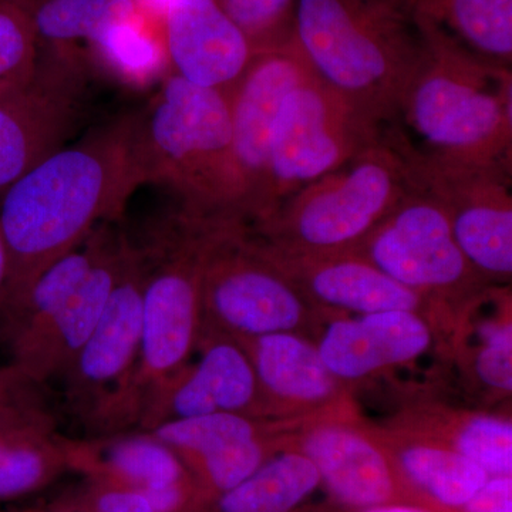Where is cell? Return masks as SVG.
I'll return each mask as SVG.
<instances>
[{
    "label": "cell",
    "mask_w": 512,
    "mask_h": 512,
    "mask_svg": "<svg viewBox=\"0 0 512 512\" xmlns=\"http://www.w3.org/2000/svg\"><path fill=\"white\" fill-rule=\"evenodd\" d=\"M144 184L130 114L53 151L3 191L0 232L9 272L0 316L18 305L46 266L100 225L119 222Z\"/></svg>",
    "instance_id": "cell-1"
},
{
    "label": "cell",
    "mask_w": 512,
    "mask_h": 512,
    "mask_svg": "<svg viewBox=\"0 0 512 512\" xmlns=\"http://www.w3.org/2000/svg\"><path fill=\"white\" fill-rule=\"evenodd\" d=\"M426 53L386 134L431 160L511 164V69L474 56L419 13Z\"/></svg>",
    "instance_id": "cell-2"
},
{
    "label": "cell",
    "mask_w": 512,
    "mask_h": 512,
    "mask_svg": "<svg viewBox=\"0 0 512 512\" xmlns=\"http://www.w3.org/2000/svg\"><path fill=\"white\" fill-rule=\"evenodd\" d=\"M458 512H512V476H490Z\"/></svg>",
    "instance_id": "cell-34"
},
{
    "label": "cell",
    "mask_w": 512,
    "mask_h": 512,
    "mask_svg": "<svg viewBox=\"0 0 512 512\" xmlns=\"http://www.w3.org/2000/svg\"><path fill=\"white\" fill-rule=\"evenodd\" d=\"M400 151L382 140L286 198L248 227L262 244L289 254L353 252L410 190Z\"/></svg>",
    "instance_id": "cell-6"
},
{
    "label": "cell",
    "mask_w": 512,
    "mask_h": 512,
    "mask_svg": "<svg viewBox=\"0 0 512 512\" xmlns=\"http://www.w3.org/2000/svg\"><path fill=\"white\" fill-rule=\"evenodd\" d=\"M256 241L298 286L303 296L325 315L419 312L434 325L448 329L446 316L439 308L394 281L356 252L289 254L262 244L258 238Z\"/></svg>",
    "instance_id": "cell-16"
},
{
    "label": "cell",
    "mask_w": 512,
    "mask_h": 512,
    "mask_svg": "<svg viewBox=\"0 0 512 512\" xmlns=\"http://www.w3.org/2000/svg\"><path fill=\"white\" fill-rule=\"evenodd\" d=\"M390 143L406 161L410 183L440 202L458 247L478 274L490 285H510L511 164L447 163Z\"/></svg>",
    "instance_id": "cell-11"
},
{
    "label": "cell",
    "mask_w": 512,
    "mask_h": 512,
    "mask_svg": "<svg viewBox=\"0 0 512 512\" xmlns=\"http://www.w3.org/2000/svg\"><path fill=\"white\" fill-rule=\"evenodd\" d=\"M313 74L296 45L256 52L229 96L232 151L241 185L242 221L251 227L259 215L264 192L269 140L286 94Z\"/></svg>",
    "instance_id": "cell-14"
},
{
    "label": "cell",
    "mask_w": 512,
    "mask_h": 512,
    "mask_svg": "<svg viewBox=\"0 0 512 512\" xmlns=\"http://www.w3.org/2000/svg\"><path fill=\"white\" fill-rule=\"evenodd\" d=\"M171 73L195 86L231 93L255 50L217 0H174L164 15Z\"/></svg>",
    "instance_id": "cell-19"
},
{
    "label": "cell",
    "mask_w": 512,
    "mask_h": 512,
    "mask_svg": "<svg viewBox=\"0 0 512 512\" xmlns=\"http://www.w3.org/2000/svg\"><path fill=\"white\" fill-rule=\"evenodd\" d=\"M134 136L146 184L170 191L192 217L245 225L227 93L170 72L134 114Z\"/></svg>",
    "instance_id": "cell-4"
},
{
    "label": "cell",
    "mask_w": 512,
    "mask_h": 512,
    "mask_svg": "<svg viewBox=\"0 0 512 512\" xmlns=\"http://www.w3.org/2000/svg\"><path fill=\"white\" fill-rule=\"evenodd\" d=\"M56 420L40 397L39 389L0 399V436L20 427Z\"/></svg>",
    "instance_id": "cell-32"
},
{
    "label": "cell",
    "mask_w": 512,
    "mask_h": 512,
    "mask_svg": "<svg viewBox=\"0 0 512 512\" xmlns=\"http://www.w3.org/2000/svg\"><path fill=\"white\" fill-rule=\"evenodd\" d=\"M86 66L73 47H42L35 76L0 97V194L64 146L83 117Z\"/></svg>",
    "instance_id": "cell-12"
},
{
    "label": "cell",
    "mask_w": 512,
    "mask_h": 512,
    "mask_svg": "<svg viewBox=\"0 0 512 512\" xmlns=\"http://www.w3.org/2000/svg\"><path fill=\"white\" fill-rule=\"evenodd\" d=\"M237 23L255 53L271 49L293 37L296 0H217Z\"/></svg>",
    "instance_id": "cell-31"
},
{
    "label": "cell",
    "mask_w": 512,
    "mask_h": 512,
    "mask_svg": "<svg viewBox=\"0 0 512 512\" xmlns=\"http://www.w3.org/2000/svg\"><path fill=\"white\" fill-rule=\"evenodd\" d=\"M291 447L315 464L320 487L345 510L402 503L437 511L403 476L382 429L355 410L306 421Z\"/></svg>",
    "instance_id": "cell-13"
},
{
    "label": "cell",
    "mask_w": 512,
    "mask_h": 512,
    "mask_svg": "<svg viewBox=\"0 0 512 512\" xmlns=\"http://www.w3.org/2000/svg\"><path fill=\"white\" fill-rule=\"evenodd\" d=\"M12 92H15V90L0 89V97L6 96V94H9V93H12Z\"/></svg>",
    "instance_id": "cell-39"
},
{
    "label": "cell",
    "mask_w": 512,
    "mask_h": 512,
    "mask_svg": "<svg viewBox=\"0 0 512 512\" xmlns=\"http://www.w3.org/2000/svg\"><path fill=\"white\" fill-rule=\"evenodd\" d=\"M436 332L423 313L386 311L328 316L312 340L332 375L350 390L417 362L433 348Z\"/></svg>",
    "instance_id": "cell-17"
},
{
    "label": "cell",
    "mask_w": 512,
    "mask_h": 512,
    "mask_svg": "<svg viewBox=\"0 0 512 512\" xmlns=\"http://www.w3.org/2000/svg\"><path fill=\"white\" fill-rule=\"evenodd\" d=\"M353 252L433 303L446 316L450 332L464 311L493 288L461 252L440 202L413 184Z\"/></svg>",
    "instance_id": "cell-9"
},
{
    "label": "cell",
    "mask_w": 512,
    "mask_h": 512,
    "mask_svg": "<svg viewBox=\"0 0 512 512\" xmlns=\"http://www.w3.org/2000/svg\"><path fill=\"white\" fill-rule=\"evenodd\" d=\"M138 8L147 10L150 15L164 18L165 12L174 0H136Z\"/></svg>",
    "instance_id": "cell-37"
},
{
    "label": "cell",
    "mask_w": 512,
    "mask_h": 512,
    "mask_svg": "<svg viewBox=\"0 0 512 512\" xmlns=\"http://www.w3.org/2000/svg\"><path fill=\"white\" fill-rule=\"evenodd\" d=\"M346 512H437L430 508L420 507L414 504H383L375 507L362 508V510H346Z\"/></svg>",
    "instance_id": "cell-36"
},
{
    "label": "cell",
    "mask_w": 512,
    "mask_h": 512,
    "mask_svg": "<svg viewBox=\"0 0 512 512\" xmlns=\"http://www.w3.org/2000/svg\"><path fill=\"white\" fill-rule=\"evenodd\" d=\"M8 272V252H6L5 241H3L2 232H0V301H2L3 292H5L6 282H8Z\"/></svg>",
    "instance_id": "cell-38"
},
{
    "label": "cell",
    "mask_w": 512,
    "mask_h": 512,
    "mask_svg": "<svg viewBox=\"0 0 512 512\" xmlns=\"http://www.w3.org/2000/svg\"><path fill=\"white\" fill-rule=\"evenodd\" d=\"M201 318V332L237 340L282 332L313 339L328 315L303 296L247 225L220 224L205 254Z\"/></svg>",
    "instance_id": "cell-7"
},
{
    "label": "cell",
    "mask_w": 512,
    "mask_h": 512,
    "mask_svg": "<svg viewBox=\"0 0 512 512\" xmlns=\"http://www.w3.org/2000/svg\"><path fill=\"white\" fill-rule=\"evenodd\" d=\"M39 57L28 0H0V89L25 87L35 76Z\"/></svg>",
    "instance_id": "cell-30"
},
{
    "label": "cell",
    "mask_w": 512,
    "mask_h": 512,
    "mask_svg": "<svg viewBox=\"0 0 512 512\" xmlns=\"http://www.w3.org/2000/svg\"><path fill=\"white\" fill-rule=\"evenodd\" d=\"M406 480L440 512H458L487 481V473L453 448L382 426Z\"/></svg>",
    "instance_id": "cell-23"
},
{
    "label": "cell",
    "mask_w": 512,
    "mask_h": 512,
    "mask_svg": "<svg viewBox=\"0 0 512 512\" xmlns=\"http://www.w3.org/2000/svg\"><path fill=\"white\" fill-rule=\"evenodd\" d=\"M143 328V271L134 239L123 231L119 275L106 311L86 345L64 373L67 412L84 437L107 436L130 386L140 356Z\"/></svg>",
    "instance_id": "cell-10"
},
{
    "label": "cell",
    "mask_w": 512,
    "mask_h": 512,
    "mask_svg": "<svg viewBox=\"0 0 512 512\" xmlns=\"http://www.w3.org/2000/svg\"><path fill=\"white\" fill-rule=\"evenodd\" d=\"M416 8L474 56L511 69L512 0H416Z\"/></svg>",
    "instance_id": "cell-25"
},
{
    "label": "cell",
    "mask_w": 512,
    "mask_h": 512,
    "mask_svg": "<svg viewBox=\"0 0 512 512\" xmlns=\"http://www.w3.org/2000/svg\"><path fill=\"white\" fill-rule=\"evenodd\" d=\"M39 45L72 47L138 15L136 0H28Z\"/></svg>",
    "instance_id": "cell-27"
},
{
    "label": "cell",
    "mask_w": 512,
    "mask_h": 512,
    "mask_svg": "<svg viewBox=\"0 0 512 512\" xmlns=\"http://www.w3.org/2000/svg\"><path fill=\"white\" fill-rule=\"evenodd\" d=\"M35 389H39V386L26 380L15 367L10 365L0 367V399L18 396Z\"/></svg>",
    "instance_id": "cell-35"
},
{
    "label": "cell",
    "mask_w": 512,
    "mask_h": 512,
    "mask_svg": "<svg viewBox=\"0 0 512 512\" xmlns=\"http://www.w3.org/2000/svg\"><path fill=\"white\" fill-rule=\"evenodd\" d=\"M90 45L110 72L137 86L157 79L170 67L165 47L138 15L109 26Z\"/></svg>",
    "instance_id": "cell-29"
},
{
    "label": "cell",
    "mask_w": 512,
    "mask_h": 512,
    "mask_svg": "<svg viewBox=\"0 0 512 512\" xmlns=\"http://www.w3.org/2000/svg\"><path fill=\"white\" fill-rule=\"evenodd\" d=\"M67 454L70 468L83 471L94 481L136 491L144 498L194 484L180 456L151 431L67 437Z\"/></svg>",
    "instance_id": "cell-21"
},
{
    "label": "cell",
    "mask_w": 512,
    "mask_h": 512,
    "mask_svg": "<svg viewBox=\"0 0 512 512\" xmlns=\"http://www.w3.org/2000/svg\"><path fill=\"white\" fill-rule=\"evenodd\" d=\"M69 466L67 437L56 420L42 421L0 436V503L25 497Z\"/></svg>",
    "instance_id": "cell-26"
},
{
    "label": "cell",
    "mask_w": 512,
    "mask_h": 512,
    "mask_svg": "<svg viewBox=\"0 0 512 512\" xmlns=\"http://www.w3.org/2000/svg\"><path fill=\"white\" fill-rule=\"evenodd\" d=\"M87 497L89 512H156L143 495L127 488L93 480Z\"/></svg>",
    "instance_id": "cell-33"
},
{
    "label": "cell",
    "mask_w": 512,
    "mask_h": 512,
    "mask_svg": "<svg viewBox=\"0 0 512 512\" xmlns=\"http://www.w3.org/2000/svg\"><path fill=\"white\" fill-rule=\"evenodd\" d=\"M387 426L453 448L488 476H512L510 417L420 400L403 407Z\"/></svg>",
    "instance_id": "cell-22"
},
{
    "label": "cell",
    "mask_w": 512,
    "mask_h": 512,
    "mask_svg": "<svg viewBox=\"0 0 512 512\" xmlns=\"http://www.w3.org/2000/svg\"><path fill=\"white\" fill-rule=\"evenodd\" d=\"M293 39L320 82L383 127L426 53L416 0H296Z\"/></svg>",
    "instance_id": "cell-3"
},
{
    "label": "cell",
    "mask_w": 512,
    "mask_h": 512,
    "mask_svg": "<svg viewBox=\"0 0 512 512\" xmlns=\"http://www.w3.org/2000/svg\"><path fill=\"white\" fill-rule=\"evenodd\" d=\"M456 326L473 330V346L456 345L461 350L468 376L477 387L491 396L510 397L512 392V319L511 298L501 305L495 316L476 320L471 325L458 319ZM454 326V328H456Z\"/></svg>",
    "instance_id": "cell-28"
},
{
    "label": "cell",
    "mask_w": 512,
    "mask_h": 512,
    "mask_svg": "<svg viewBox=\"0 0 512 512\" xmlns=\"http://www.w3.org/2000/svg\"><path fill=\"white\" fill-rule=\"evenodd\" d=\"M217 225L192 217L175 205L146 241H134L143 271L140 356L110 434L137 430L151 394L183 369L197 350L202 271Z\"/></svg>",
    "instance_id": "cell-5"
},
{
    "label": "cell",
    "mask_w": 512,
    "mask_h": 512,
    "mask_svg": "<svg viewBox=\"0 0 512 512\" xmlns=\"http://www.w3.org/2000/svg\"><path fill=\"white\" fill-rule=\"evenodd\" d=\"M110 225L92 271L46 328L10 352V366L35 386L62 379L106 311L119 275L123 231Z\"/></svg>",
    "instance_id": "cell-20"
},
{
    "label": "cell",
    "mask_w": 512,
    "mask_h": 512,
    "mask_svg": "<svg viewBox=\"0 0 512 512\" xmlns=\"http://www.w3.org/2000/svg\"><path fill=\"white\" fill-rule=\"evenodd\" d=\"M239 342L254 366L269 419L309 421L355 410L350 390L308 336L282 332Z\"/></svg>",
    "instance_id": "cell-18"
},
{
    "label": "cell",
    "mask_w": 512,
    "mask_h": 512,
    "mask_svg": "<svg viewBox=\"0 0 512 512\" xmlns=\"http://www.w3.org/2000/svg\"><path fill=\"white\" fill-rule=\"evenodd\" d=\"M319 488L315 464L302 451L288 447L202 512H301Z\"/></svg>",
    "instance_id": "cell-24"
},
{
    "label": "cell",
    "mask_w": 512,
    "mask_h": 512,
    "mask_svg": "<svg viewBox=\"0 0 512 512\" xmlns=\"http://www.w3.org/2000/svg\"><path fill=\"white\" fill-rule=\"evenodd\" d=\"M383 133L382 124L312 74L286 94L276 114L261 208L252 225L382 140Z\"/></svg>",
    "instance_id": "cell-8"
},
{
    "label": "cell",
    "mask_w": 512,
    "mask_h": 512,
    "mask_svg": "<svg viewBox=\"0 0 512 512\" xmlns=\"http://www.w3.org/2000/svg\"><path fill=\"white\" fill-rule=\"evenodd\" d=\"M195 352L197 362H188L151 394L137 430L215 413L269 419L254 366L239 340L201 332Z\"/></svg>",
    "instance_id": "cell-15"
}]
</instances>
